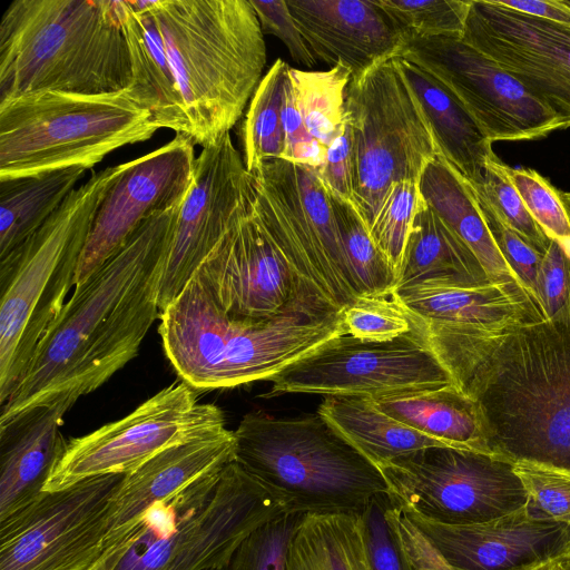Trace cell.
<instances>
[{
    "mask_svg": "<svg viewBox=\"0 0 570 570\" xmlns=\"http://www.w3.org/2000/svg\"><path fill=\"white\" fill-rule=\"evenodd\" d=\"M181 204L147 218L82 284L39 343L0 423L61 393L100 387L136 356L159 317V293Z\"/></svg>",
    "mask_w": 570,
    "mask_h": 570,
    "instance_id": "6da1fadb",
    "label": "cell"
},
{
    "mask_svg": "<svg viewBox=\"0 0 570 570\" xmlns=\"http://www.w3.org/2000/svg\"><path fill=\"white\" fill-rule=\"evenodd\" d=\"M461 391L480 409L492 454L570 472V298L554 318L508 333Z\"/></svg>",
    "mask_w": 570,
    "mask_h": 570,
    "instance_id": "7a4b0ae2",
    "label": "cell"
},
{
    "mask_svg": "<svg viewBox=\"0 0 570 570\" xmlns=\"http://www.w3.org/2000/svg\"><path fill=\"white\" fill-rule=\"evenodd\" d=\"M159 317L165 354L195 391L271 381L287 365L345 334L342 312L323 306L265 321L233 317L197 273Z\"/></svg>",
    "mask_w": 570,
    "mask_h": 570,
    "instance_id": "3957f363",
    "label": "cell"
},
{
    "mask_svg": "<svg viewBox=\"0 0 570 570\" xmlns=\"http://www.w3.org/2000/svg\"><path fill=\"white\" fill-rule=\"evenodd\" d=\"M121 0H13L0 21V102L127 89Z\"/></svg>",
    "mask_w": 570,
    "mask_h": 570,
    "instance_id": "277c9868",
    "label": "cell"
},
{
    "mask_svg": "<svg viewBox=\"0 0 570 570\" xmlns=\"http://www.w3.org/2000/svg\"><path fill=\"white\" fill-rule=\"evenodd\" d=\"M188 124L202 148L243 116L259 85L266 46L249 0H150Z\"/></svg>",
    "mask_w": 570,
    "mask_h": 570,
    "instance_id": "5b68a950",
    "label": "cell"
},
{
    "mask_svg": "<svg viewBox=\"0 0 570 570\" xmlns=\"http://www.w3.org/2000/svg\"><path fill=\"white\" fill-rule=\"evenodd\" d=\"M127 163L92 171L22 245L0 259V404L23 379L65 305L96 212Z\"/></svg>",
    "mask_w": 570,
    "mask_h": 570,
    "instance_id": "8992f818",
    "label": "cell"
},
{
    "mask_svg": "<svg viewBox=\"0 0 570 570\" xmlns=\"http://www.w3.org/2000/svg\"><path fill=\"white\" fill-rule=\"evenodd\" d=\"M235 461L286 504L289 512L356 513L389 493L380 471L320 414L243 416L234 431Z\"/></svg>",
    "mask_w": 570,
    "mask_h": 570,
    "instance_id": "52a82bcc",
    "label": "cell"
},
{
    "mask_svg": "<svg viewBox=\"0 0 570 570\" xmlns=\"http://www.w3.org/2000/svg\"><path fill=\"white\" fill-rule=\"evenodd\" d=\"M159 129L128 89L101 95L53 91L0 102V179L80 166L148 140Z\"/></svg>",
    "mask_w": 570,
    "mask_h": 570,
    "instance_id": "ba28073f",
    "label": "cell"
},
{
    "mask_svg": "<svg viewBox=\"0 0 570 570\" xmlns=\"http://www.w3.org/2000/svg\"><path fill=\"white\" fill-rule=\"evenodd\" d=\"M345 112L353 141V203L370 232L390 187L420 183L439 148L397 56L352 76Z\"/></svg>",
    "mask_w": 570,
    "mask_h": 570,
    "instance_id": "9c48e42d",
    "label": "cell"
},
{
    "mask_svg": "<svg viewBox=\"0 0 570 570\" xmlns=\"http://www.w3.org/2000/svg\"><path fill=\"white\" fill-rule=\"evenodd\" d=\"M248 174L258 214L305 287L335 311L357 299L361 294L315 169L275 159Z\"/></svg>",
    "mask_w": 570,
    "mask_h": 570,
    "instance_id": "30bf717a",
    "label": "cell"
},
{
    "mask_svg": "<svg viewBox=\"0 0 570 570\" xmlns=\"http://www.w3.org/2000/svg\"><path fill=\"white\" fill-rule=\"evenodd\" d=\"M379 469L397 508L442 524L485 523L528 501L514 464L492 453L431 446Z\"/></svg>",
    "mask_w": 570,
    "mask_h": 570,
    "instance_id": "8fae6325",
    "label": "cell"
},
{
    "mask_svg": "<svg viewBox=\"0 0 570 570\" xmlns=\"http://www.w3.org/2000/svg\"><path fill=\"white\" fill-rule=\"evenodd\" d=\"M268 396L311 393L377 399L454 385L421 332L387 342L338 335L293 362L273 379Z\"/></svg>",
    "mask_w": 570,
    "mask_h": 570,
    "instance_id": "7c38bea8",
    "label": "cell"
},
{
    "mask_svg": "<svg viewBox=\"0 0 570 570\" xmlns=\"http://www.w3.org/2000/svg\"><path fill=\"white\" fill-rule=\"evenodd\" d=\"M224 428L219 407L199 403L194 389L176 382L125 417L68 441L45 491L96 476L127 474L167 448Z\"/></svg>",
    "mask_w": 570,
    "mask_h": 570,
    "instance_id": "4fadbf2b",
    "label": "cell"
},
{
    "mask_svg": "<svg viewBox=\"0 0 570 570\" xmlns=\"http://www.w3.org/2000/svg\"><path fill=\"white\" fill-rule=\"evenodd\" d=\"M394 293L459 390L508 333L543 316L529 294L509 279L475 286L419 285Z\"/></svg>",
    "mask_w": 570,
    "mask_h": 570,
    "instance_id": "5bb4252c",
    "label": "cell"
},
{
    "mask_svg": "<svg viewBox=\"0 0 570 570\" xmlns=\"http://www.w3.org/2000/svg\"><path fill=\"white\" fill-rule=\"evenodd\" d=\"M410 570H538L567 556L570 525L527 508L472 525H448L393 507Z\"/></svg>",
    "mask_w": 570,
    "mask_h": 570,
    "instance_id": "9a60e30c",
    "label": "cell"
},
{
    "mask_svg": "<svg viewBox=\"0 0 570 570\" xmlns=\"http://www.w3.org/2000/svg\"><path fill=\"white\" fill-rule=\"evenodd\" d=\"M399 56L446 89L491 142L539 139L570 127V119L462 38L412 39Z\"/></svg>",
    "mask_w": 570,
    "mask_h": 570,
    "instance_id": "2e32d148",
    "label": "cell"
},
{
    "mask_svg": "<svg viewBox=\"0 0 570 570\" xmlns=\"http://www.w3.org/2000/svg\"><path fill=\"white\" fill-rule=\"evenodd\" d=\"M124 476L101 475L45 491L0 522V570H94Z\"/></svg>",
    "mask_w": 570,
    "mask_h": 570,
    "instance_id": "e0dca14e",
    "label": "cell"
},
{
    "mask_svg": "<svg viewBox=\"0 0 570 570\" xmlns=\"http://www.w3.org/2000/svg\"><path fill=\"white\" fill-rule=\"evenodd\" d=\"M195 273L236 318L265 321L303 307L332 308L305 287L277 247L256 208L248 173L225 233Z\"/></svg>",
    "mask_w": 570,
    "mask_h": 570,
    "instance_id": "ac0fdd59",
    "label": "cell"
},
{
    "mask_svg": "<svg viewBox=\"0 0 570 570\" xmlns=\"http://www.w3.org/2000/svg\"><path fill=\"white\" fill-rule=\"evenodd\" d=\"M195 144L176 135L160 148L128 161L94 217L75 286L114 256L147 218L181 204L194 179Z\"/></svg>",
    "mask_w": 570,
    "mask_h": 570,
    "instance_id": "d6986e66",
    "label": "cell"
},
{
    "mask_svg": "<svg viewBox=\"0 0 570 570\" xmlns=\"http://www.w3.org/2000/svg\"><path fill=\"white\" fill-rule=\"evenodd\" d=\"M462 39L570 119V27L471 0Z\"/></svg>",
    "mask_w": 570,
    "mask_h": 570,
    "instance_id": "ffe728a7",
    "label": "cell"
},
{
    "mask_svg": "<svg viewBox=\"0 0 570 570\" xmlns=\"http://www.w3.org/2000/svg\"><path fill=\"white\" fill-rule=\"evenodd\" d=\"M246 168L230 134L202 148L181 203L163 272L159 309L171 303L215 247L237 209Z\"/></svg>",
    "mask_w": 570,
    "mask_h": 570,
    "instance_id": "44dd1931",
    "label": "cell"
},
{
    "mask_svg": "<svg viewBox=\"0 0 570 570\" xmlns=\"http://www.w3.org/2000/svg\"><path fill=\"white\" fill-rule=\"evenodd\" d=\"M236 439L226 428L173 445L125 474L111 502L102 556L94 570H111L147 512L194 482L222 472L235 460Z\"/></svg>",
    "mask_w": 570,
    "mask_h": 570,
    "instance_id": "7402d4cb",
    "label": "cell"
},
{
    "mask_svg": "<svg viewBox=\"0 0 570 570\" xmlns=\"http://www.w3.org/2000/svg\"><path fill=\"white\" fill-rule=\"evenodd\" d=\"M289 512L284 501L235 460L222 472L205 507L191 519L166 570L227 567L257 528Z\"/></svg>",
    "mask_w": 570,
    "mask_h": 570,
    "instance_id": "603a6c76",
    "label": "cell"
},
{
    "mask_svg": "<svg viewBox=\"0 0 570 570\" xmlns=\"http://www.w3.org/2000/svg\"><path fill=\"white\" fill-rule=\"evenodd\" d=\"M316 60L342 63L352 76L399 56L404 39L377 0H288Z\"/></svg>",
    "mask_w": 570,
    "mask_h": 570,
    "instance_id": "cb8c5ba5",
    "label": "cell"
},
{
    "mask_svg": "<svg viewBox=\"0 0 570 570\" xmlns=\"http://www.w3.org/2000/svg\"><path fill=\"white\" fill-rule=\"evenodd\" d=\"M80 396L61 393L0 423V522L45 492L67 446L60 425Z\"/></svg>",
    "mask_w": 570,
    "mask_h": 570,
    "instance_id": "d4e9b609",
    "label": "cell"
},
{
    "mask_svg": "<svg viewBox=\"0 0 570 570\" xmlns=\"http://www.w3.org/2000/svg\"><path fill=\"white\" fill-rule=\"evenodd\" d=\"M150 0H121L131 82L129 92L148 109L159 128L188 136V124Z\"/></svg>",
    "mask_w": 570,
    "mask_h": 570,
    "instance_id": "484cf974",
    "label": "cell"
},
{
    "mask_svg": "<svg viewBox=\"0 0 570 570\" xmlns=\"http://www.w3.org/2000/svg\"><path fill=\"white\" fill-rule=\"evenodd\" d=\"M489 281L474 253L422 197L394 291L419 285L475 286Z\"/></svg>",
    "mask_w": 570,
    "mask_h": 570,
    "instance_id": "4316f807",
    "label": "cell"
},
{
    "mask_svg": "<svg viewBox=\"0 0 570 570\" xmlns=\"http://www.w3.org/2000/svg\"><path fill=\"white\" fill-rule=\"evenodd\" d=\"M428 117L439 154L472 186L483 181L492 142L465 108L430 75L397 56Z\"/></svg>",
    "mask_w": 570,
    "mask_h": 570,
    "instance_id": "83f0119b",
    "label": "cell"
},
{
    "mask_svg": "<svg viewBox=\"0 0 570 570\" xmlns=\"http://www.w3.org/2000/svg\"><path fill=\"white\" fill-rule=\"evenodd\" d=\"M420 191L474 253L490 281L509 279L522 287L488 227L472 186L440 154L425 167Z\"/></svg>",
    "mask_w": 570,
    "mask_h": 570,
    "instance_id": "f1b7e54d",
    "label": "cell"
},
{
    "mask_svg": "<svg viewBox=\"0 0 570 570\" xmlns=\"http://www.w3.org/2000/svg\"><path fill=\"white\" fill-rule=\"evenodd\" d=\"M371 400L392 419L451 448L491 453L478 404L455 385Z\"/></svg>",
    "mask_w": 570,
    "mask_h": 570,
    "instance_id": "f546056e",
    "label": "cell"
},
{
    "mask_svg": "<svg viewBox=\"0 0 570 570\" xmlns=\"http://www.w3.org/2000/svg\"><path fill=\"white\" fill-rule=\"evenodd\" d=\"M222 472L206 475L154 505L127 540L111 570H166L189 522L212 498Z\"/></svg>",
    "mask_w": 570,
    "mask_h": 570,
    "instance_id": "4dcf8cb0",
    "label": "cell"
},
{
    "mask_svg": "<svg viewBox=\"0 0 570 570\" xmlns=\"http://www.w3.org/2000/svg\"><path fill=\"white\" fill-rule=\"evenodd\" d=\"M317 413L377 468L417 450L449 446L386 415L370 397L326 396Z\"/></svg>",
    "mask_w": 570,
    "mask_h": 570,
    "instance_id": "1f68e13d",
    "label": "cell"
},
{
    "mask_svg": "<svg viewBox=\"0 0 570 570\" xmlns=\"http://www.w3.org/2000/svg\"><path fill=\"white\" fill-rule=\"evenodd\" d=\"M86 170L73 166L0 179V259L50 218Z\"/></svg>",
    "mask_w": 570,
    "mask_h": 570,
    "instance_id": "d6a6232c",
    "label": "cell"
},
{
    "mask_svg": "<svg viewBox=\"0 0 570 570\" xmlns=\"http://www.w3.org/2000/svg\"><path fill=\"white\" fill-rule=\"evenodd\" d=\"M287 570H371L358 512L304 514L289 544Z\"/></svg>",
    "mask_w": 570,
    "mask_h": 570,
    "instance_id": "836d02e7",
    "label": "cell"
},
{
    "mask_svg": "<svg viewBox=\"0 0 570 570\" xmlns=\"http://www.w3.org/2000/svg\"><path fill=\"white\" fill-rule=\"evenodd\" d=\"M289 78L307 134L327 150L346 124L345 91L351 69L340 62L324 71L289 67Z\"/></svg>",
    "mask_w": 570,
    "mask_h": 570,
    "instance_id": "e575fe53",
    "label": "cell"
},
{
    "mask_svg": "<svg viewBox=\"0 0 570 570\" xmlns=\"http://www.w3.org/2000/svg\"><path fill=\"white\" fill-rule=\"evenodd\" d=\"M289 66L278 58L257 86L242 125L243 161L248 173L266 161L282 159L284 129L283 89Z\"/></svg>",
    "mask_w": 570,
    "mask_h": 570,
    "instance_id": "d590c367",
    "label": "cell"
},
{
    "mask_svg": "<svg viewBox=\"0 0 570 570\" xmlns=\"http://www.w3.org/2000/svg\"><path fill=\"white\" fill-rule=\"evenodd\" d=\"M325 189L361 296L394 291L396 273L375 245L354 203Z\"/></svg>",
    "mask_w": 570,
    "mask_h": 570,
    "instance_id": "8d00e7d4",
    "label": "cell"
},
{
    "mask_svg": "<svg viewBox=\"0 0 570 570\" xmlns=\"http://www.w3.org/2000/svg\"><path fill=\"white\" fill-rule=\"evenodd\" d=\"M404 39L462 38L471 0H377Z\"/></svg>",
    "mask_w": 570,
    "mask_h": 570,
    "instance_id": "74e56055",
    "label": "cell"
},
{
    "mask_svg": "<svg viewBox=\"0 0 570 570\" xmlns=\"http://www.w3.org/2000/svg\"><path fill=\"white\" fill-rule=\"evenodd\" d=\"M494 215L543 254L550 243L548 235L529 214L509 176V166L495 155L485 166L483 181L472 187Z\"/></svg>",
    "mask_w": 570,
    "mask_h": 570,
    "instance_id": "f35d334b",
    "label": "cell"
},
{
    "mask_svg": "<svg viewBox=\"0 0 570 570\" xmlns=\"http://www.w3.org/2000/svg\"><path fill=\"white\" fill-rule=\"evenodd\" d=\"M422 200L420 183L393 184L383 199L370 234L394 272L401 268L413 218Z\"/></svg>",
    "mask_w": 570,
    "mask_h": 570,
    "instance_id": "ab89813d",
    "label": "cell"
},
{
    "mask_svg": "<svg viewBox=\"0 0 570 570\" xmlns=\"http://www.w3.org/2000/svg\"><path fill=\"white\" fill-rule=\"evenodd\" d=\"M345 334L365 342H387L412 331L407 311L394 291L360 296L342 311Z\"/></svg>",
    "mask_w": 570,
    "mask_h": 570,
    "instance_id": "60d3db41",
    "label": "cell"
},
{
    "mask_svg": "<svg viewBox=\"0 0 570 570\" xmlns=\"http://www.w3.org/2000/svg\"><path fill=\"white\" fill-rule=\"evenodd\" d=\"M509 176L529 214L548 235L570 245V205L567 193L530 168H512Z\"/></svg>",
    "mask_w": 570,
    "mask_h": 570,
    "instance_id": "b9f144b4",
    "label": "cell"
},
{
    "mask_svg": "<svg viewBox=\"0 0 570 570\" xmlns=\"http://www.w3.org/2000/svg\"><path fill=\"white\" fill-rule=\"evenodd\" d=\"M304 513L284 512L254 530L233 554L230 570H287L289 544Z\"/></svg>",
    "mask_w": 570,
    "mask_h": 570,
    "instance_id": "7bdbcfd3",
    "label": "cell"
},
{
    "mask_svg": "<svg viewBox=\"0 0 570 570\" xmlns=\"http://www.w3.org/2000/svg\"><path fill=\"white\" fill-rule=\"evenodd\" d=\"M513 464L527 492L528 512L538 519L570 525V472L528 461Z\"/></svg>",
    "mask_w": 570,
    "mask_h": 570,
    "instance_id": "ee69618b",
    "label": "cell"
},
{
    "mask_svg": "<svg viewBox=\"0 0 570 570\" xmlns=\"http://www.w3.org/2000/svg\"><path fill=\"white\" fill-rule=\"evenodd\" d=\"M394 503L387 492L373 497L358 512L371 570H410L393 520Z\"/></svg>",
    "mask_w": 570,
    "mask_h": 570,
    "instance_id": "f6af8a7d",
    "label": "cell"
},
{
    "mask_svg": "<svg viewBox=\"0 0 570 570\" xmlns=\"http://www.w3.org/2000/svg\"><path fill=\"white\" fill-rule=\"evenodd\" d=\"M570 298V248L557 239L542 255L535 279L534 301L546 320L554 318Z\"/></svg>",
    "mask_w": 570,
    "mask_h": 570,
    "instance_id": "bcb514c9",
    "label": "cell"
},
{
    "mask_svg": "<svg viewBox=\"0 0 570 570\" xmlns=\"http://www.w3.org/2000/svg\"><path fill=\"white\" fill-rule=\"evenodd\" d=\"M475 197L505 262L519 278L524 291L534 301L535 279L543 254L500 220L476 195Z\"/></svg>",
    "mask_w": 570,
    "mask_h": 570,
    "instance_id": "7dc6e473",
    "label": "cell"
},
{
    "mask_svg": "<svg viewBox=\"0 0 570 570\" xmlns=\"http://www.w3.org/2000/svg\"><path fill=\"white\" fill-rule=\"evenodd\" d=\"M249 1L258 17L263 35L277 37L296 63L307 68H313L317 63L289 11L287 1Z\"/></svg>",
    "mask_w": 570,
    "mask_h": 570,
    "instance_id": "c3c4849f",
    "label": "cell"
},
{
    "mask_svg": "<svg viewBox=\"0 0 570 570\" xmlns=\"http://www.w3.org/2000/svg\"><path fill=\"white\" fill-rule=\"evenodd\" d=\"M282 120L285 141L282 159L314 169L320 168L325 160L327 150L309 137L303 125L289 72L283 89Z\"/></svg>",
    "mask_w": 570,
    "mask_h": 570,
    "instance_id": "681fc988",
    "label": "cell"
},
{
    "mask_svg": "<svg viewBox=\"0 0 570 570\" xmlns=\"http://www.w3.org/2000/svg\"><path fill=\"white\" fill-rule=\"evenodd\" d=\"M352 144L351 126L346 118L343 130L327 148L323 165L315 171L325 188L353 202Z\"/></svg>",
    "mask_w": 570,
    "mask_h": 570,
    "instance_id": "f907efd6",
    "label": "cell"
},
{
    "mask_svg": "<svg viewBox=\"0 0 570 570\" xmlns=\"http://www.w3.org/2000/svg\"><path fill=\"white\" fill-rule=\"evenodd\" d=\"M515 11L570 27L569 0H499Z\"/></svg>",
    "mask_w": 570,
    "mask_h": 570,
    "instance_id": "816d5d0a",
    "label": "cell"
},
{
    "mask_svg": "<svg viewBox=\"0 0 570 570\" xmlns=\"http://www.w3.org/2000/svg\"><path fill=\"white\" fill-rule=\"evenodd\" d=\"M559 560L550 562V563L539 568L538 570H563Z\"/></svg>",
    "mask_w": 570,
    "mask_h": 570,
    "instance_id": "f5cc1de1",
    "label": "cell"
},
{
    "mask_svg": "<svg viewBox=\"0 0 570 570\" xmlns=\"http://www.w3.org/2000/svg\"><path fill=\"white\" fill-rule=\"evenodd\" d=\"M229 566V564H228ZM217 567V568H212V569H207V570H230L229 567Z\"/></svg>",
    "mask_w": 570,
    "mask_h": 570,
    "instance_id": "db71d44e",
    "label": "cell"
},
{
    "mask_svg": "<svg viewBox=\"0 0 570 570\" xmlns=\"http://www.w3.org/2000/svg\"><path fill=\"white\" fill-rule=\"evenodd\" d=\"M567 199H568L569 205H570V193H567Z\"/></svg>",
    "mask_w": 570,
    "mask_h": 570,
    "instance_id": "11a10c76",
    "label": "cell"
},
{
    "mask_svg": "<svg viewBox=\"0 0 570 570\" xmlns=\"http://www.w3.org/2000/svg\"><path fill=\"white\" fill-rule=\"evenodd\" d=\"M567 556H570V549H569V552H568V554H567Z\"/></svg>",
    "mask_w": 570,
    "mask_h": 570,
    "instance_id": "9f6ffc18",
    "label": "cell"
}]
</instances>
